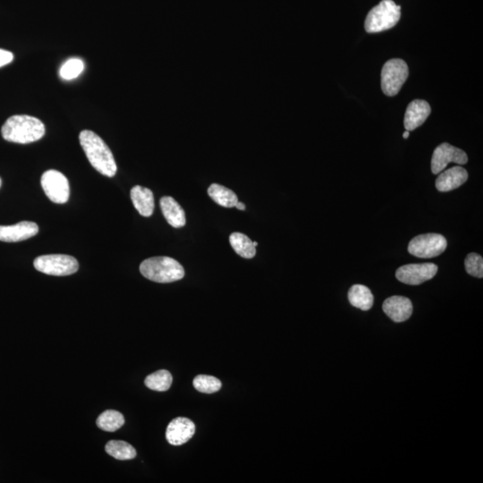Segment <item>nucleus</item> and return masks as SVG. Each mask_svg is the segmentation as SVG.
Here are the masks:
<instances>
[{
	"label": "nucleus",
	"instance_id": "obj_16",
	"mask_svg": "<svg viewBox=\"0 0 483 483\" xmlns=\"http://www.w3.org/2000/svg\"><path fill=\"white\" fill-rule=\"evenodd\" d=\"M161 208L163 215L171 227L179 228L186 226V218L185 210L180 204L170 196L162 197Z\"/></svg>",
	"mask_w": 483,
	"mask_h": 483
},
{
	"label": "nucleus",
	"instance_id": "obj_14",
	"mask_svg": "<svg viewBox=\"0 0 483 483\" xmlns=\"http://www.w3.org/2000/svg\"><path fill=\"white\" fill-rule=\"evenodd\" d=\"M431 109L429 103L423 100H414L408 105L405 115V128L410 132L418 128L425 122L431 115Z\"/></svg>",
	"mask_w": 483,
	"mask_h": 483
},
{
	"label": "nucleus",
	"instance_id": "obj_30",
	"mask_svg": "<svg viewBox=\"0 0 483 483\" xmlns=\"http://www.w3.org/2000/svg\"><path fill=\"white\" fill-rule=\"evenodd\" d=\"M253 245L254 247H257L258 243L257 242H253Z\"/></svg>",
	"mask_w": 483,
	"mask_h": 483
},
{
	"label": "nucleus",
	"instance_id": "obj_10",
	"mask_svg": "<svg viewBox=\"0 0 483 483\" xmlns=\"http://www.w3.org/2000/svg\"><path fill=\"white\" fill-rule=\"evenodd\" d=\"M468 161L467 154L453 145L444 142L435 149L431 159L432 173H441L449 163L454 162L458 165H465Z\"/></svg>",
	"mask_w": 483,
	"mask_h": 483
},
{
	"label": "nucleus",
	"instance_id": "obj_9",
	"mask_svg": "<svg viewBox=\"0 0 483 483\" xmlns=\"http://www.w3.org/2000/svg\"><path fill=\"white\" fill-rule=\"evenodd\" d=\"M438 272V266L434 263H419L400 267L396 272V277L400 282L418 286L431 280Z\"/></svg>",
	"mask_w": 483,
	"mask_h": 483
},
{
	"label": "nucleus",
	"instance_id": "obj_26",
	"mask_svg": "<svg viewBox=\"0 0 483 483\" xmlns=\"http://www.w3.org/2000/svg\"><path fill=\"white\" fill-rule=\"evenodd\" d=\"M465 271L473 277L482 278L483 277V260L481 256L477 254H468L464 260Z\"/></svg>",
	"mask_w": 483,
	"mask_h": 483
},
{
	"label": "nucleus",
	"instance_id": "obj_27",
	"mask_svg": "<svg viewBox=\"0 0 483 483\" xmlns=\"http://www.w3.org/2000/svg\"><path fill=\"white\" fill-rule=\"evenodd\" d=\"M13 53L8 52V50L0 49V67L10 64L11 62L13 61Z\"/></svg>",
	"mask_w": 483,
	"mask_h": 483
},
{
	"label": "nucleus",
	"instance_id": "obj_5",
	"mask_svg": "<svg viewBox=\"0 0 483 483\" xmlns=\"http://www.w3.org/2000/svg\"><path fill=\"white\" fill-rule=\"evenodd\" d=\"M409 76L407 64L403 59L387 61L381 70V89L385 95L396 96L401 90Z\"/></svg>",
	"mask_w": 483,
	"mask_h": 483
},
{
	"label": "nucleus",
	"instance_id": "obj_28",
	"mask_svg": "<svg viewBox=\"0 0 483 483\" xmlns=\"http://www.w3.org/2000/svg\"><path fill=\"white\" fill-rule=\"evenodd\" d=\"M236 207L240 210H245V209H247V207H245V204L240 203V201H237Z\"/></svg>",
	"mask_w": 483,
	"mask_h": 483
},
{
	"label": "nucleus",
	"instance_id": "obj_4",
	"mask_svg": "<svg viewBox=\"0 0 483 483\" xmlns=\"http://www.w3.org/2000/svg\"><path fill=\"white\" fill-rule=\"evenodd\" d=\"M401 17V7L393 0H382L367 14L364 29L368 34H377L393 28Z\"/></svg>",
	"mask_w": 483,
	"mask_h": 483
},
{
	"label": "nucleus",
	"instance_id": "obj_20",
	"mask_svg": "<svg viewBox=\"0 0 483 483\" xmlns=\"http://www.w3.org/2000/svg\"><path fill=\"white\" fill-rule=\"evenodd\" d=\"M231 247L238 256L245 259H253L256 254V247L247 236L242 233H233L229 237Z\"/></svg>",
	"mask_w": 483,
	"mask_h": 483
},
{
	"label": "nucleus",
	"instance_id": "obj_29",
	"mask_svg": "<svg viewBox=\"0 0 483 483\" xmlns=\"http://www.w3.org/2000/svg\"><path fill=\"white\" fill-rule=\"evenodd\" d=\"M409 135H410V133H409L408 131H405L404 133H403V137L405 139H407L409 137Z\"/></svg>",
	"mask_w": 483,
	"mask_h": 483
},
{
	"label": "nucleus",
	"instance_id": "obj_17",
	"mask_svg": "<svg viewBox=\"0 0 483 483\" xmlns=\"http://www.w3.org/2000/svg\"><path fill=\"white\" fill-rule=\"evenodd\" d=\"M131 199L133 206L144 217H150L154 212L153 192L150 189L136 186L131 190Z\"/></svg>",
	"mask_w": 483,
	"mask_h": 483
},
{
	"label": "nucleus",
	"instance_id": "obj_8",
	"mask_svg": "<svg viewBox=\"0 0 483 483\" xmlns=\"http://www.w3.org/2000/svg\"><path fill=\"white\" fill-rule=\"evenodd\" d=\"M41 182L44 192L53 203L64 204L69 200V182L61 172L47 170L41 177Z\"/></svg>",
	"mask_w": 483,
	"mask_h": 483
},
{
	"label": "nucleus",
	"instance_id": "obj_18",
	"mask_svg": "<svg viewBox=\"0 0 483 483\" xmlns=\"http://www.w3.org/2000/svg\"><path fill=\"white\" fill-rule=\"evenodd\" d=\"M348 300L352 306L361 311H369L372 307L374 297L368 287L363 284H354L349 289Z\"/></svg>",
	"mask_w": 483,
	"mask_h": 483
},
{
	"label": "nucleus",
	"instance_id": "obj_31",
	"mask_svg": "<svg viewBox=\"0 0 483 483\" xmlns=\"http://www.w3.org/2000/svg\"><path fill=\"white\" fill-rule=\"evenodd\" d=\"M1 185H2V181H1V179H0V188H1Z\"/></svg>",
	"mask_w": 483,
	"mask_h": 483
},
{
	"label": "nucleus",
	"instance_id": "obj_1",
	"mask_svg": "<svg viewBox=\"0 0 483 483\" xmlns=\"http://www.w3.org/2000/svg\"><path fill=\"white\" fill-rule=\"evenodd\" d=\"M80 144L91 165L103 176L113 177L117 167L113 153L97 133L90 130L80 133Z\"/></svg>",
	"mask_w": 483,
	"mask_h": 483
},
{
	"label": "nucleus",
	"instance_id": "obj_2",
	"mask_svg": "<svg viewBox=\"0 0 483 483\" xmlns=\"http://www.w3.org/2000/svg\"><path fill=\"white\" fill-rule=\"evenodd\" d=\"M45 126L37 117L16 115L3 124L2 137L14 144H27L41 140L45 135Z\"/></svg>",
	"mask_w": 483,
	"mask_h": 483
},
{
	"label": "nucleus",
	"instance_id": "obj_21",
	"mask_svg": "<svg viewBox=\"0 0 483 483\" xmlns=\"http://www.w3.org/2000/svg\"><path fill=\"white\" fill-rule=\"evenodd\" d=\"M106 452L117 460H132L136 456L135 447L122 440H111L106 443Z\"/></svg>",
	"mask_w": 483,
	"mask_h": 483
},
{
	"label": "nucleus",
	"instance_id": "obj_23",
	"mask_svg": "<svg viewBox=\"0 0 483 483\" xmlns=\"http://www.w3.org/2000/svg\"><path fill=\"white\" fill-rule=\"evenodd\" d=\"M96 423L103 431L114 432L124 425V418L120 412L106 410L98 418Z\"/></svg>",
	"mask_w": 483,
	"mask_h": 483
},
{
	"label": "nucleus",
	"instance_id": "obj_13",
	"mask_svg": "<svg viewBox=\"0 0 483 483\" xmlns=\"http://www.w3.org/2000/svg\"><path fill=\"white\" fill-rule=\"evenodd\" d=\"M382 309L393 322H404L413 313V304L410 299L404 296H391L385 300Z\"/></svg>",
	"mask_w": 483,
	"mask_h": 483
},
{
	"label": "nucleus",
	"instance_id": "obj_22",
	"mask_svg": "<svg viewBox=\"0 0 483 483\" xmlns=\"http://www.w3.org/2000/svg\"><path fill=\"white\" fill-rule=\"evenodd\" d=\"M172 381L171 373L168 370H161L152 373L145 379L144 383L148 389L165 392L170 389Z\"/></svg>",
	"mask_w": 483,
	"mask_h": 483
},
{
	"label": "nucleus",
	"instance_id": "obj_3",
	"mask_svg": "<svg viewBox=\"0 0 483 483\" xmlns=\"http://www.w3.org/2000/svg\"><path fill=\"white\" fill-rule=\"evenodd\" d=\"M140 271L144 278L157 283H172L185 277V269L170 257H153L144 260Z\"/></svg>",
	"mask_w": 483,
	"mask_h": 483
},
{
	"label": "nucleus",
	"instance_id": "obj_19",
	"mask_svg": "<svg viewBox=\"0 0 483 483\" xmlns=\"http://www.w3.org/2000/svg\"><path fill=\"white\" fill-rule=\"evenodd\" d=\"M208 194L216 203L225 208L236 207L238 197L232 190L218 183H212L208 189Z\"/></svg>",
	"mask_w": 483,
	"mask_h": 483
},
{
	"label": "nucleus",
	"instance_id": "obj_15",
	"mask_svg": "<svg viewBox=\"0 0 483 483\" xmlns=\"http://www.w3.org/2000/svg\"><path fill=\"white\" fill-rule=\"evenodd\" d=\"M468 179L467 171L456 166L442 172L436 180V188L440 192H449L460 188Z\"/></svg>",
	"mask_w": 483,
	"mask_h": 483
},
{
	"label": "nucleus",
	"instance_id": "obj_7",
	"mask_svg": "<svg viewBox=\"0 0 483 483\" xmlns=\"http://www.w3.org/2000/svg\"><path fill=\"white\" fill-rule=\"evenodd\" d=\"M447 242L440 234H425L414 237L408 245V251L412 256L429 259L440 256L445 251Z\"/></svg>",
	"mask_w": 483,
	"mask_h": 483
},
{
	"label": "nucleus",
	"instance_id": "obj_11",
	"mask_svg": "<svg viewBox=\"0 0 483 483\" xmlns=\"http://www.w3.org/2000/svg\"><path fill=\"white\" fill-rule=\"evenodd\" d=\"M195 434V425L186 417L171 420L166 431V438L170 445L181 446L188 442Z\"/></svg>",
	"mask_w": 483,
	"mask_h": 483
},
{
	"label": "nucleus",
	"instance_id": "obj_24",
	"mask_svg": "<svg viewBox=\"0 0 483 483\" xmlns=\"http://www.w3.org/2000/svg\"><path fill=\"white\" fill-rule=\"evenodd\" d=\"M194 389L204 394H213L221 390L222 387L221 381L218 379L209 375H198L194 381Z\"/></svg>",
	"mask_w": 483,
	"mask_h": 483
},
{
	"label": "nucleus",
	"instance_id": "obj_12",
	"mask_svg": "<svg viewBox=\"0 0 483 483\" xmlns=\"http://www.w3.org/2000/svg\"><path fill=\"white\" fill-rule=\"evenodd\" d=\"M38 227L31 221H22L12 226H0V241L16 243L25 241L36 236Z\"/></svg>",
	"mask_w": 483,
	"mask_h": 483
},
{
	"label": "nucleus",
	"instance_id": "obj_6",
	"mask_svg": "<svg viewBox=\"0 0 483 483\" xmlns=\"http://www.w3.org/2000/svg\"><path fill=\"white\" fill-rule=\"evenodd\" d=\"M34 268L41 273L64 277L76 273L79 263L76 258L65 254L41 256L34 260Z\"/></svg>",
	"mask_w": 483,
	"mask_h": 483
},
{
	"label": "nucleus",
	"instance_id": "obj_25",
	"mask_svg": "<svg viewBox=\"0 0 483 483\" xmlns=\"http://www.w3.org/2000/svg\"><path fill=\"white\" fill-rule=\"evenodd\" d=\"M85 69V63L80 58H70L61 67L59 76L63 80L69 81L77 78Z\"/></svg>",
	"mask_w": 483,
	"mask_h": 483
}]
</instances>
